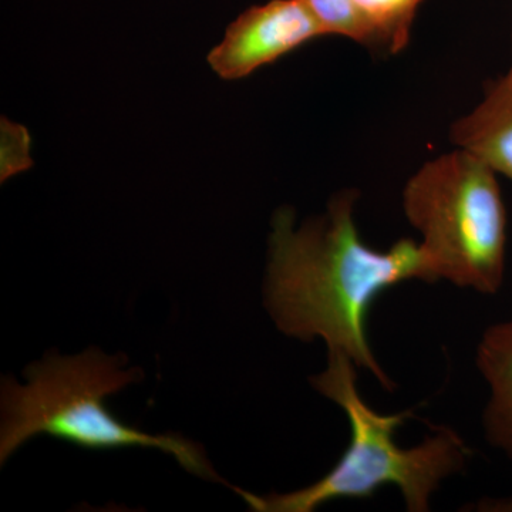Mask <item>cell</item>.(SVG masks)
I'll use <instances>...</instances> for the list:
<instances>
[{
    "label": "cell",
    "instance_id": "obj_11",
    "mask_svg": "<svg viewBox=\"0 0 512 512\" xmlns=\"http://www.w3.org/2000/svg\"><path fill=\"white\" fill-rule=\"evenodd\" d=\"M510 320H511V323H512V319H510Z\"/></svg>",
    "mask_w": 512,
    "mask_h": 512
},
{
    "label": "cell",
    "instance_id": "obj_3",
    "mask_svg": "<svg viewBox=\"0 0 512 512\" xmlns=\"http://www.w3.org/2000/svg\"><path fill=\"white\" fill-rule=\"evenodd\" d=\"M127 357L92 348L77 356L50 353L25 370L26 384L2 382V464L37 434H49L89 450L156 447L177 458L195 476L222 481L198 444L174 434H148L117 419L107 396L140 382L138 367L127 369Z\"/></svg>",
    "mask_w": 512,
    "mask_h": 512
},
{
    "label": "cell",
    "instance_id": "obj_4",
    "mask_svg": "<svg viewBox=\"0 0 512 512\" xmlns=\"http://www.w3.org/2000/svg\"><path fill=\"white\" fill-rule=\"evenodd\" d=\"M402 205L437 282L481 295L501 291L507 208L490 165L454 147L426 161L407 180Z\"/></svg>",
    "mask_w": 512,
    "mask_h": 512
},
{
    "label": "cell",
    "instance_id": "obj_1",
    "mask_svg": "<svg viewBox=\"0 0 512 512\" xmlns=\"http://www.w3.org/2000/svg\"><path fill=\"white\" fill-rule=\"evenodd\" d=\"M360 194L345 188L322 214L296 222L292 208L272 218L264 285L266 311L288 338L322 340L393 392L394 384L373 352L367 316L376 299L404 282H437L419 241L402 238L380 251L363 241L356 225Z\"/></svg>",
    "mask_w": 512,
    "mask_h": 512
},
{
    "label": "cell",
    "instance_id": "obj_2",
    "mask_svg": "<svg viewBox=\"0 0 512 512\" xmlns=\"http://www.w3.org/2000/svg\"><path fill=\"white\" fill-rule=\"evenodd\" d=\"M357 370L348 356L328 352L325 369L311 377L313 389L349 421V446L338 463L316 483L291 493L255 495L234 488L252 511L313 512L330 501L363 500L393 485L407 511L429 512L441 484L463 473L471 451L456 430L436 427L417 446H399L396 431L412 412H376L359 392Z\"/></svg>",
    "mask_w": 512,
    "mask_h": 512
},
{
    "label": "cell",
    "instance_id": "obj_9",
    "mask_svg": "<svg viewBox=\"0 0 512 512\" xmlns=\"http://www.w3.org/2000/svg\"><path fill=\"white\" fill-rule=\"evenodd\" d=\"M30 138L25 128L2 121V180L30 165Z\"/></svg>",
    "mask_w": 512,
    "mask_h": 512
},
{
    "label": "cell",
    "instance_id": "obj_8",
    "mask_svg": "<svg viewBox=\"0 0 512 512\" xmlns=\"http://www.w3.org/2000/svg\"><path fill=\"white\" fill-rule=\"evenodd\" d=\"M476 362L488 386L485 439L512 458V323L490 326L477 346Z\"/></svg>",
    "mask_w": 512,
    "mask_h": 512
},
{
    "label": "cell",
    "instance_id": "obj_5",
    "mask_svg": "<svg viewBox=\"0 0 512 512\" xmlns=\"http://www.w3.org/2000/svg\"><path fill=\"white\" fill-rule=\"evenodd\" d=\"M323 36L305 0H269L229 25L208 63L221 79L238 80Z\"/></svg>",
    "mask_w": 512,
    "mask_h": 512
},
{
    "label": "cell",
    "instance_id": "obj_10",
    "mask_svg": "<svg viewBox=\"0 0 512 512\" xmlns=\"http://www.w3.org/2000/svg\"><path fill=\"white\" fill-rule=\"evenodd\" d=\"M511 69H512V30H511Z\"/></svg>",
    "mask_w": 512,
    "mask_h": 512
},
{
    "label": "cell",
    "instance_id": "obj_7",
    "mask_svg": "<svg viewBox=\"0 0 512 512\" xmlns=\"http://www.w3.org/2000/svg\"><path fill=\"white\" fill-rule=\"evenodd\" d=\"M450 141L512 181V69L488 84L483 100L454 121Z\"/></svg>",
    "mask_w": 512,
    "mask_h": 512
},
{
    "label": "cell",
    "instance_id": "obj_6",
    "mask_svg": "<svg viewBox=\"0 0 512 512\" xmlns=\"http://www.w3.org/2000/svg\"><path fill=\"white\" fill-rule=\"evenodd\" d=\"M326 36L353 40L370 52L394 56L410 42L424 0H305Z\"/></svg>",
    "mask_w": 512,
    "mask_h": 512
}]
</instances>
